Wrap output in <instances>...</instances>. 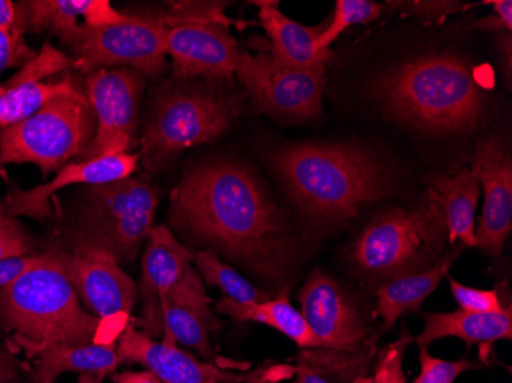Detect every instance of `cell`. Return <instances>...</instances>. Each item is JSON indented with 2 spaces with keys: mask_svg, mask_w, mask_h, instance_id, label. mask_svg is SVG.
<instances>
[{
  "mask_svg": "<svg viewBox=\"0 0 512 383\" xmlns=\"http://www.w3.org/2000/svg\"><path fill=\"white\" fill-rule=\"evenodd\" d=\"M424 319V330L414 338L417 347L428 348L442 339L456 338L468 347L480 345L490 351L496 342L512 339L511 305L497 313H470L459 308L451 313H427Z\"/></svg>",
  "mask_w": 512,
  "mask_h": 383,
  "instance_id": "21",
  "label": "cell"
},
{
  "mask_svg": "<svg viewBox=\"0 0 512 383\" xmlns=\"http://www.w3.org/2000/svg\"><path fill=\"white\" fill-rule=\"evenodd\" d=\"M143 86L142 74L131 68L88 74L85 94L97 128L79 161L131 154Z\"/></svg>",
  "mask_w": 512,
  "mask_h": 383,
  "instance_id": "15",
  "label": "cell"
},
{
  "mask_svg": "<svg viewBox=\"0 0 512 383\" xmlns=\"http://www.w3.org/2000/svg\"><path fill=\"white\" fill-rule=\"evenodd\" d=\"M483 190L482 217L476 226V247L491 256L503 252L512 229V161L502 141H480L471 164Z\"/></svg>",
  "mask_w": 512,
  "mask_h": 383,
  "instance_id": "16",
  "label": "cell"
},
{
  "mask_svg": "<svg viewBox=\"0 0 512 383\" xmlns=\"http://www.w3.org/2000/svg\"><path fill=\"white\" fill-rule=\"evenodd\" d=\"M102 324L80 304L54 250L0 289V328L33 359L46 348L100 342Z\"/></svg>",
  "mask_w": 512,
  "mask_h": 383,
  "instance_id": "4",
  "label": "cell"
},
{
  "mask_svg": "<svg viewBox=\"0 0 512 383\" xmlns=\"http://www.w3.org/2000/svg\"><path fill=\"white\" fill-rule=\"evenodd\" d=\"M33 383H54L65 373L112 376L120 365L114 344L60 345L46 348L33 357Z\"/></svg>",
  "mask_w": 512,
  "mask_h": 383,
  "instance_id": "26",
  "label": "cell"
},
{
  "mask_svg": "<svg viewBox=\"0 0 512 383\" xmlns=\"http://www.w3.org/2000/svg\"><path fill=\"white\" fill-rule=\"evenodd\" d=\"M450 281L451 295L459 304L460 310L470 313H497L503 310L502 299L497 290H480L470 285L460 284L456 279Z\"/></svg>",
  "mask_w": 512,
  "mask_h": 383,
  "instance_id": "34",
  "label": "cell"
},
{
  "mask_svg": "<svg viewBox=\"0 0 512 383\" xmlns=\"http://www.w3.org/2000/svg\"><path fill=\"white\" fill-rule=\"evenodd\" d=\"M23 34L22 31L0 28V73L14 66L27 65L36 57Z\"/></svg>",
  "mask_w": 512,
  "mask_h": 383,
  "instance_id": "35",
  "label": "cell"
},
{
  "mask_svg": "<svg viewBox=\"0 0 512 383\" xmlns=\"http://www.w3.org/2000/svg\"><path fill=\"white\" fill-rule=\"evenodd\" d=\"M235 74L260 111L293 120L321 114L325 65L295 68L270 53H241Z\"/></svg>",
  "mask_w": 512,
  "mask_h": 383,
  "instance_id": "13",
  "label": "cell"
},
{
  "mask_svg": "<svg viewBox=\"0 0 512 383\" xmlns=\"http://www.w3.org/2000/svg\"><path fill=\"white\" fill-rule=\"evenodd\" d=\"M192 264L207 284L224 293V298L238 304H256L269 299L266 293L247 281L234 267L221 261L220 255L214 250L195 252Z\"/></svg>",
  "mask_w": 512,
  "mask_h": 383,
  "instance_id": "28",
  "label": "cell"
},
{
  "mask_svg": "<svg viewBox=\"0 0 512 383\" xmlns=\"http://www.w3.org/2000/svg\"><path fill=\"white\" fill-rule=\"evenodd\" d=\"M479 181L471 167L453 175H437L428 181V195L439 204L447 224L448 241L476 247V212L480 198Z\"/></svg>",
  "mask_w": 512,
  "mask_h": 383,
  "instance_id": "23",
  "label": "cell"
},
{
  "mask_svg": "<svg viewBox=\"0 0 512 383\" xmlns=\"http://www.w3.org/2000/svg\"><path fill=\"white\" fill-rule=\"evenodd\" d=\"M419 364L421 373L413 383H454L465 371L477 370L479 364L462 359V361H445L434 357L427 347H419Z\"/></svg>",
  "mask_w": 512,
  "mask_h": 383,
  "instance_id": "32",
  "label": "cell"
},
{
  "mask_svg": "<svg viewBox=\"0 0 512 383\" xmlns=\"http://www.w3.org/2000/svg\"><path fill=\"white\" fill-rule=\"evenodd\" d=\"M209 383H218V382H209Z\"/></svg>",
  "mask_w": 512,
  "mask_h": 383,
  "instance_id": "44",
  "label": "cell"
},
{
  "mask_svg": "<svg viewBox=\"0 0 512 383\" xmlns=\"http://www.w3.org/2000/svg\"><path fill=\"white\" fill-rule=\"evenodd\" d=\"M463 249L465 247L459 244L456 249L442 256L428 269L394 276L378 285L375 315L384 322L381 333L394 328L399 319L407 313L421 310L425 299L439 287L442 279L447 278Z\"/></svg>",
  "mask_w": 512,
  "mask_h": 383,
  "instance_id": "22",
  "label": "cell"
},
{
  "mask_svg": "<svg viewBox=\"0 0 512 383\" xmlns=\"http://www.w3.org/2000/svg\"><path fill=\"white\" fill-rule=\"evenodd\" d=\"M42 259V253L31 256H19V258L5 259L0 261V289L13 282L17 276L27 272L31 267L36 266Z\"/></svg>",
  "mask_w": 512,
  "mask_h": 383,
  "instance_id": "37",
  "label": "cell"
},
{
  "mask_svg": "<svg viewBox=\"0 0 512 383\" xmlns=\"http://www.w3.org/2000/svg\"><path fill=\"white\" fill-rule=\"evenodd\" d=\"M5 95V86L0 85V102H2V99H4Z\"/></svg>",
  "mask_w": 512,
  "mask_h": 383,
  "instance_id": "43",
  "label": "cell"
},
{
  "mask_svg": "<svg viewBox=\"0 0 512 383\" xmlns=\"http://www.w3.org/2000/svg\"><path fill=\"white\" fill-rule=\"evenodd\" d=\"M74 68V60L69 59L62 51L56 50L50 43H45L42 50L36 54L33 60L23 65L16 76L8 80L5 88L20 85L25 82H40L45 77L56 76L65 69Z\"/></svg>",
  "mask_w": 512,
  "mask_h": 383,
  "instance_id": "30",
  "label": "cell"
},
{
  "mask_svg": "<svg viewBox=\"0 0 512 383\" xmlns=\"http://www.w3.org/2000/svg\"><path fill=\"white\" fill-rule=\"evenodd\" d=\"M171 221L264 278H284L298 252L286 213L237 163L204 164L188 174L174 192Z\"/></svg>",
  "mask_w": 512,
  "mask_h": 383,
  "instance_id": "1",
  "label": "cell"
},
{
  "mask_svg": "<svg viewBox=\"0 0 512 383\" xmlns=\"http://www.w3.org/2000/svg\"><path fill=\"white\" fill-rule=\"evenodd\" d=\"M493 14L476 23L480 30H512V2L511 0H493Z\"/></svg>",
  "mask_w": 512,
  "mask_h": 383,
  "instance_id": "36",
  "label": "cell"
},
{
  "mask_svg": "<svg viewBox=\"0 0 512 383\" xmlns=\"http://www.w3.org/2000/svg\"><path fill=\"white\" fill-rule=\"evenodd\" d=\"M413 342V334L407 328H402L399 339L379 351L375 376L371 377V383H408L404 361L405 353Z\"/></svg>",
  "mask_w": 512,
  "mask_h": 383,
  "instance_id": "31",
  "label": "cell"
},
{
  "mask_svg": "<svg viewBox=\"0 0 512 383\" xmlns=\"http://www.w3.org/2000/svg\"><path fill=\"white\" fill-rule=\"evenodd\" d=\"M74 68L91 74L108 66H131L140 74L157 76L168 62V25L165 14L128 16L122 23L83 28L73 46Z\"/></svg>",
  "mask_w": 512,
  "mask_h": 383,
  "instance_id": "11",
  "label": "cell"
},
{
  "mask_svg": "<svg viewBox=\"0 0 512 383\" xmlns=\"http://www.w3.org/2000/svg\"><path fill=\"white\" fill-rule=\"evenodd\" d=\"M34 239L0 203V261L34 255Z\"/></svg>",
  "mask_w": 512,
  "mask_h": 383,
  "instance_id": "33",
  "label": "cell"
},
{
  "mask_svg": "<svg viewBox=\"0 0 512 383\" xmlns=\"http://www.w3.org/2000/svg\"><path fill=\"white\" fill-rule=\"evenodd\" d=\"M117 356L120 364L142 365L163 383H279L292 376L290 365H261L253 371L238 373L214 362L200 361L175 342L149 338L134 319L119 334Z\"/></svg>",
  "mask_w": 512,
  "mask_h": 383,
  "instance_id": "12",
  "label": "cell"
},
{
  "mask_svg": "<svg viewBox=\"0 0 512 383\" xmlns=\"http://www.w3.org/2000/svg\"><path fill=\"white\" fill-rule=\"evenodd\" d=\"M158 201V189L146 177L91 186L77 239L106 247L119 262L132 261L154 227Z\"/></svg>",
  "mask_w": 512,
  "mask_h": 383,
  "instance_id": "9",
  "label": "cell"
},
{
  "mask_svg": "<svg viewBox=\"0 0 512 383\" xmlns=\"http://www.w3.org/2000/svg\"><path fill=\"white\" fill-rule=\"evenodd\" d=\"M54 252L91 315L102 322H115L123 330L131 321L138 289L114 255L106 247L85 239H76L66 249Z\"/></svg>",
  "mask_w": 512,
  "mask_h": 383,
  "instance_id": "14",
  "label": "cell"
},
{
  "mask_svg": "<svg viewBox=\"0 0 512 383\" xmlns=\"http://www.w3.org/2000/svg\"><path fill=\"white\" fill-rule=\"evenodd\" d=\"M237 114V100L209 86L166 89L142 137L140 157L146 169L161 171L186 149L211 143L230 128Z\"/></svg>",
  "mask_w": 512,
  "mask_h": 383,
  "instance_id": "7",
  "label": "cell"
},
{
  "mask_svg": "<svg viewBox=\"0 0 512 383\" xmlns=\"http://www.w3.org/2000/svg\"><path fill=\"white\" fill-rule=\"evenodd\" d=\"M298 301L322 345L321 350H301L298 362L335 383L365 376L376 354V338H371L361 310L341 285L315 270L299 290Z\"/></svg>",
  "mask_w": 512,
  "mask_h": 383,
  "instance_id": "5",
  "label": "cell"
},
{
  "mask_svg": "<svg viewBox=\"0 0 512 383\" xmlns=\"http://www.w3.org/2000/svg\"><path fill=\"white\" fill-rule=\"evenodd\" d=\"M76 91L79 88L69 76L60 82H25L5 88L4 99L0 102V128L17 125L39 112L51 100Z\"/></svg>",
  "mask_w": 512,
  "mask_h": 383,
  "instance_id": "27",
  "label": "cell"
},
{
  "mask_svg": "<svg viewBox=\"0 0 512 383\" xmlns=\"http://www.w3.org/2000/svg\"><path fill=\"white\" fill-rule=\"evenodd\" d=\"M194 261V252L184 247L166 226H154L142 259V276L137 284L142 299V316L134 319L143 333L160 341L165 333L166 299Z\"/></svg>",
  "mask_w": 512,
  "mask_h": 383,
  "instance_id": "17",
  "label": "cell"
},
{
  "mask_svg": "<svg viewBox=\"0 0 512 383\" xmlns=\"http://www.w3.org/2000/svg\"><path fill=\"white\" fill-rule=\"evenodd\" d=\"M102 377L94 376V374H80L77 383H102Z\"/></svg>",
  "mask_w": 512,
  "mask_h": 383,
  "instance_id": "42",
  "label": "cell"
},
{
  "mask_svg": "<svg viewBox=\"0 0 512 383\" xmlns=\"http://www.w3.org/2000/svg\"><path fill=\"white\" fill-rule=\"evenodd\" d=\"M85 92L60 95L27 120L0 132V164L30 163L45 177L80 157L94 137Z\"/></svg>",
  "mask_w": 512,
  "mask_h": 383,
  "instance_id": "8",
  "label": "cell"
},
{
  "mask_svg": "<svg viewBox=\"0 0 512 383\" xmlns=\"http://www.w3.org/2000/svg\"><path fill=\"white\" fill-rule=\"evenodd\" d=\"M23 31H50L73 46L83 28H102L126 20L108 0H33L20 2Z\"/></svg>",
  "mask_w": 512,
  "mask_h": 383,
  "instance_id": "20",
  "label": "cell"
},
{
  "mask_svg": "<svg viewBox=\"0 0 512 383\" xmlns=\"http://www.w3.org/2000/svg\"><path fill=\"white\" fill-rule=\"evenodd\" d=\"M293 376H295V380L292 383H335L332 380L325 379V377L319 376L316 371H313L312 368L307 367L306 364H302V362L296 361L295 367H292ZM348 383H371V377L361 376L358 379L352 380V382Z\"/></svg>",
  "mask_w": 512,
  "mask_h": 383,
  "instance_id": "39",
  "label": "cell"
},
{
  "mask_svg": "<svg viewBox=\"0 0 512 383\" xmlns=\"http://www.w3.org/2000/svg\"><path fill=\"white\" fill-rule=\"evenodd\" d=\"M168 56L177 80L214 77L229 79L237 71L240 48L230 33L224 5L215 2H181L165 13Z\"/></svg>",
  "mask_w": 512,
  "mask_h": 383,
  "instance_id": "10",
  "label": "cell"
},
{
  "mask_svg": "<svg viewBox=\"0 0 512 383\" xmlns=\"http://www.w3.org/2000/svg\"><path fill=\"white\" fill-rule=\"evenodd\" d=\"M373 95L391 118L430 134L471 131L485 109L474 69L451 54L398 63L376 79Z\"/></svg>",
  "mask_w": 512,
  "mask_h": 383,
  "instance_id": "3",
  "label": "cell"
},
{
  "mask_svg": "<svg viewBox=\"0 0 512 383\" xmlns=\"http://www.w3.org/2000/svg\"><path fill=\"white\" fill-rule=\"evenodd\" d=\"M256 5L260 10L261 25L272 42L269 53L273 59L295 68H313L332 59V51H318L316 48L321 28L304 27L289 19L279 10L278 2L261 0Z\"/></svg>",
  "mask_w": 512,
  "mask_h": 383,
  "instance_id": "24",
  "label": "cell"
},
{
  "mask_svg": "<svg viewBox=\"0 0 512 383\" xmlns=\"http://www.w3.org/2000/svg\"><path fill=\"white\" fill-rule=\"evenodd\" d=\"M215 311L221 315L229 316L235 322H256L267 325L283 333L293 344L301 350H321L313 331L310 330L301 311L296 310L289 301L287 292L281 293L278 298L256 302V304H238L232 299L221 298L215 302Z\"/></svg>",
  "mask_w": 512,
  "mask_h": 383,
  "instance_id": "25",
  "label": "cell"
},
{
  "mask_svg": "<svg viewBox=\"0 0 512 383\" xmlns=\"http://www.w3.org/2000/svg\"><path fill=\"white\" fill-rule=\"evenodd\" d=\"M382 14V5L371 0H338L335 14L327 27L322 28L316 48L318 51L330 50V45L353 25H362L378 19Z\"/></svg>",
  "mask_w": 512,
  "mask_h": 383,
  "instance_id": "29",
  "label": "cell"
},
{
  "mask_svg": "<svg viewBox=\"0 0 512 383\" xmlns=\"http://www.w3.org/2000/svg\"><path fill=\"white\" fill-rule=\"evenodd\" d=\"M0 383H19V368L14 357L0 348Z\"/></svg>",
  "mask_w": 512,
  "mask_h": 383,
  "instance_id": "41",
  "label": "cell"
},
{
  "mask_svg": "<svg viewBox=\"0 0 512 383\" xmlns=\"http://www.w3.org/2000/svg\"><path fill=\"white\" fill-rule=\"evenodd\" d=\"M0 28L23 31V16L20 4H14L10 0H0Z\"/></svg>",
  "mask_w": 512,
  "mask_h": 383,
  "instance_id": "38",
  "label": "cell"
},
{
  "mask_svg": "<svg viewBox=\"0 0 512 383\" xmlns=\"http://www.w3.org/2000/svg\"><path fill=\"white\" fill-rule=\"evenodd\" d=\"M138 160L140 154H120L66 164L50 183L31 190L11 189L7 197L8 210L13 217H28L36 221L48 220L51 217L50 200L57 192L76 184L99 186L132 177L137 171Z\"/></svg>",
  "mask_w": 512,
  "mask_h": 383,
  "instance_id": "19",
  "label": "cell"
},
{
  "mask_svg": "<svg viewBox=\"0 0 512 383\" xmlns=\"http://www.w3.org/2000/svg\"><path fill=\"white\" fill-rule=\"evenodd\" d=\"M211 304L200 273L191 264L166 299L163 310L165 333L160 341L191 348L203 357V361L220 365L215 361L211 336L220 328L221 322L211 310Z\"/></svg>",
  "mask_w": 512,
  "mask_h": 383,
  "instance_id": "18",
  "label": "cell"
},
{
  "mask_svg": "<svg viewBox=\"0 0 512 383\" xmlns=\"http://www.w3.org/2000/svg\"><path fill=\"white\" fill-rule=\"evenodd\" d=\"M447 241L444 213L427 194L419 206L391 209L371 221L353 246L352 256L362 272L382 282L433 266L442 258Z\"/></svg>",
  "mask_w": 512,
  "mask_h": 383,
  "instance_id": "6",
  "label": "cell"
},
{
  "mask_svg": "<svg viewBox=\"0 0 512 383\" xmlns=\"http://www.w3.org/2000/svg\"><path fill=\"white\" fill-rule=\"evenodd\" d=\"M114 383H163L152 371H123V373L112 374Z\"/></svg>",
  "mask_w": 512,
  "mask_h": 383,
  "instance_id": "40",
  "label": "cell"
},
{
  "mask_svg": "<svg viewBox=\"0 0 512 383\" xmlns=\"http://www.w3.org/2000/svg\"><path fill=\"white\" fill-rule=\"evenodd\" d=\"M272 161L298 209L318 227L358 217L394 186L390 167L361 146H290Z\"/></svg>",
  "mask_w": 512,
  "mask_h": 383,
  "instance_id": "2",
  "label": "cell"
}]
</instances>
